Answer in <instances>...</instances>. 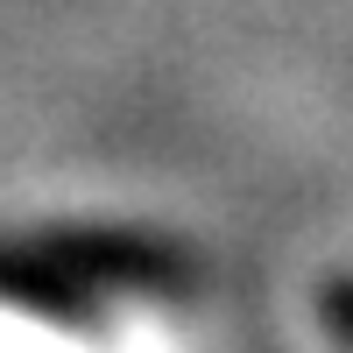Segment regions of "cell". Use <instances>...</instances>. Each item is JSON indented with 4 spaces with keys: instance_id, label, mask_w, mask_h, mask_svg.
Instances as JSON below:
<instances>
[{
    "instance_id": "obj_1",
    "label": "cell",
    "mask_w": 353,
    "mask_h": 353,
    "mask_svg": "<svg viewBox=\"0 0 353 353\" xmlns=\"http://www.w3.org/2000/svg\"><path fill=\"white\" fill-rule=\"evenodd\" d=\"M332 325H339V339L353 346V283H339V290H332Z\"/></svg>"
}]
</instances>
